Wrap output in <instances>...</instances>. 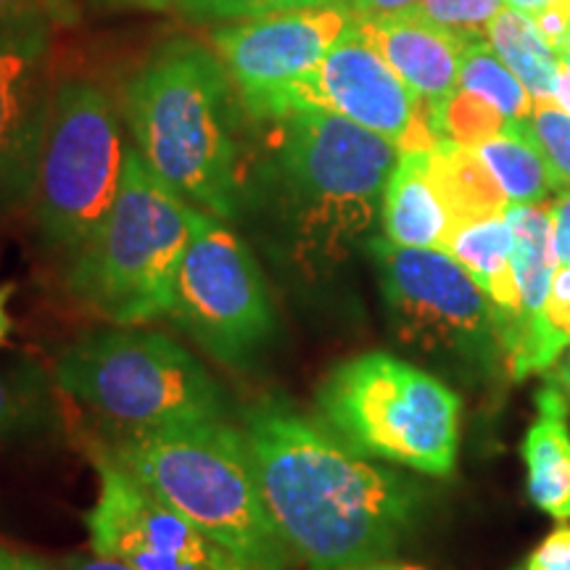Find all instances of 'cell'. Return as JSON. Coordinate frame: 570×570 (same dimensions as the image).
I'll return each instance as SVG.
<instances>
[{"instance_id":"obj_1","label":"cell","mask_w":570,"mask_h":570,"mask_svg":"<svg viewBox=\"0 0 570 570\" xmlns=\"http://www.w3.org/2000/svg\"><path fill=\"white\" fill-rule=\"evenodd\" d=\"M246 444L277 533L309 566L394 558L415 531L420 489L375 465L285 402L246 415Z\"/></svg>"},{"instance_id":"obj_2","label":"cell","mask_w":570,"mask_h":570,"mask_svg":"<svg viewBox=\"0 0 570 570\" xmlns=\"http://www.w3.org/2000/svg\"><path fill=\"white\" fill-rule=\"evenodd\" d=\"M259 175L277 244L306 275L333 273L383 209L396 142L323 109L285 114Z\"/></svg>"},{"instance_id":"obj_3","label":"cell","mask_w":570,"mask_h":570,"mask_svg":"<svg viewBox=\"0 0 570 570\" xmlns=\"http://www.w3.org/2000/svg\"><path fill=\"white\" fill-rule=\"evenodd\" d=\"M230 85L219 56L194 40H173L132 77L125 96L148 169L223 223L240 212Z\"/></svg>"},{"instance_id":"obj_4","label":"cell","mask_w":570,"mask_h":570,"mask_svg":"<svg viewBox=\"0 0 570 570\" xmlns=\"http://www.w3.org/2000/svg\"><path fill=\"white\" fill-rule=\"evenodd\" d=\"M111 458L161 502L259 570H288L244 433L225 420L125 433Z\"/></svg>"},{"instance_id":"obj_5","label":"cell","mask_w":570,"mask_h":570,"mask_svg":"<svg viewBox=\"0 0 570 570\" xmlns=\"http://www.w3.org/2000/svg\"><path fill=\"white\" fill-rule=\"evenodd\" d=\"M196 212L148 169L138 148H127L109 214L71 254V296L127 327L169 315Z\"/></svg>"},{"instance_id":"obj_6","label":"cell","mask_w":570,"mask_h":570,"mask_svg":"<svg viewBox=\"0 0 570 570\" xmlns=\"http://www.w3.org/2000/svg\"><path fill=\"white\" fill-rule=\"evenodd\" d=\"M327 431L367 460L425 475H452L462 399L441 377L389 352L338 362L317 389Z\"/></svg>"},{"instance_id":"obj_7","label":"cell","mask_w":570,"mask_h":570,"mask_svg":"<svg viewBox=\"0 0 570 570\" xmlns=\"http://www.w3.org/2000/svg\"><path fill=\"white\" fill-rule=\"evenodd\" d=\"M56 383L125 433L225 417L217 383L188 348L127 325L75 341L56 362Z\"/></svg>"},{"instance_id":"obj_8","label":"cell","mask_w":570,"mask_h":570,"mask_svg":"<svg viewBox=\"0 0 570 570\" xmlns=\"http://www.w3.org/2000/svg\"><path fill=\"white\" fill-rule=\"evenodd\" d=\"M367 252L399 346L465 377L508 370L494 304L452 254L389 238H373Z\"/></svg>"},{"instance_id":"obj_9","label":"cell","mask_w":570,"mask_h":570,"mask_svg":"<svg viewBox=\"0 0 570 570\" xmlns=\"http://www.w3.org/2000/svg\"><path fill=\"white\" fill-rule=\"evenodd\" d=\"M117 109L98 85L69 80L51 92L32 185L42 238L75 254L117 198L125 169Z\"/></svg>"},{"instance_id":"obj_10","label":"cell","mask_w":570,"mask_h":570,"mask_svg":"<svg viewBox=\"0 0 570 570\" xmlns=\"http://www.w3.org/2000/svg\"><path fill=\"white\" fill-rule=\"evenodd\" d=\"M169 317L214 360L248 367L273 344L277 312L259 262L223 219L198 209Z\"/></svg>"},{"instance_id":"obj_11","label":"cell","mask_w":570,"mask_h":570,"mask_svg":"<svg viewBox=\"0 0 570 570\" xmlns=\"http://www.w3.org/2000/svg\"><path fill=\"white\" fill-rule=\"evenodd\" d=\"M98 497L85 515L90 550L135 570H259L161 502L109 452L98 454Z\"/></svg>"},{"instance_id":"obj_12","label":"cell","mask_w":570,"mask_h":570,"mask_svg":"<svg viewBox=\"0 0 570 570\" xmlns=\"http://www.w3.org/2000/svg\"><path fill=\"white\" fill-rule=\"evenodd\" d=\"M356 24L344 3L315 6L223 27L214 32V48L246 111L273 122L285 92L309 77Z\"/></svg>"},{"instance_id":"obj_13","label":"cell","mask_w":570,"mask_h":570,"mask_svg":"<svg viewBox=\"0 0 570 570\" xmlns=\"http://www.w3.org/2000/svg\"><path fill=\"white\" fill-rule=\"evenodd\" d=\"M304 109L341 114L396 142L399 151H431L439 142L428 122V104L370 46L360 24L325 53L309 77L285 92L275 119Z\"/></svg>"},{"instance_id":"obj_14","label":"cell","mask_w":570,"mask_h":570,"mask_svg":"<svg viewBox=\"0 0 570 570\" xmlns=\"http://www.w3.org/2000/svg\"><path fill=\"white\" fill-rule=\"evenodd\" d=\"M35 32L0 35V212L30 202L51 92Z\"/></svg>"},{"instance_id":"obj_15","label":"cell","mask_w":570,"mask_h":570,"mask_svg":"<svg viewBox=\"0 0 570 570\" xmlns=\"http://www.w3.org/2000/svg\"><path fill=\"white\" fill-rule=\"evenodd\" d=\"M360 32L428 106L458 90L460 56L468 42L481 35L428 24L404 13L360 21Z\"/></svg>"},{"instance_id":"obj_16","label":"cell","mask_w":570,"mask_h":570,"mask_svg":"<svg viewBox=\"0 0 570 570\" xmlns=\"http://www.w3.org/2000/svg\"><path fill=\"white\" fill-rule=\"evenodd\" d=\"M383 238L407 248L446 252L454 225L452 212L431 175V151H402L383 194Z\"/></svg>"},{"instance_id":"obj_17","label":"cell","mask_w":570,"mask_h":570,"mask_svg":"<svg viewBox=\"0 0 570 570\" xmlns=\"http://www.w3.org/2000/svg\"><path fill=\"white\" fill-rule=\"evenodd\" d=\"M446 252L473 275V281L487 291L497 309L499 336L504 356H510L520 338V291L512 267L515 254V233L504 214L475 219L454 230Z\"/></svg>"},{"instance_id":"obj_18","label":"cell","mask_w":570,"mask_h":570,"mask_svg":"<svg viewBox=\"0 0 570 570\" xmlns=\"http://www.w3.org/2000/svg\"><path fill=\"white\" fill-rule=\"evenodd\" d=\"M570 407L568 396L547 383L537 391V417L523 439L529 494L541 512L570 520Z\"/></svg>"},{"instance_id":"obj_19","label":"cell","mask_w":570,"mask_h":570,"mask_svg":"<svg viewBox=\"0 0 570 570\" xmlns=\"http://www.w3.org/2000/svg\"><path fill=\"white\" fill-rule=\"evenodd\" d=\"M504 217L510 219L512 233H515L512 267H515V281L520 291V338L515 348L510 352L512 356L520 348V344H523L525 336L537 327L541 312H544L554 269H558V256H554L550 206L510 204Z\"/></svg>"},{"instance_id":"obj_20","label":"cell","mask_w":570,"mask_h":570,"mask_svg":"<svg viewBox=\"0 0 570 570\" xmlns=\"http://www.w3.org/2000/svg\"><path fill=\"white\" fill-rule=\"evenodd\" d=\"M431 175L458 227L508 212L510 202L502 185L494 180L475 148L439 140L431 148Z\"/></svg>"},{"instance_id":"obj_21","label":"cell","mask_w":570,"mask_h":570,"mask_svg":"<svg viewBox=\"0 0 570 570\" xmlns=\"http://www.w3.org/2000/svg\"><path fill=\"white\" fill-rule=\"evenodd\" d=\"M489 46L512 69V75L529 88L533 101H554L560 82L558 53L541 38L533 17L504 6L487 27Z\"/></svg>"},{"instance_id":"obj_22","label":"cell","mask_w":570,"mask_h":570,"mask_svg":"<svg viewBox=\"0 0 570 570\" xmlns=\"http://www.w3.org/2000/svg\"><path fill=\"white\" fill-rule=\"evenodd\" d=\"M475 151L502 185L510 204H544L550 190H554L550 169L525 127V119L510 122L508 130L481 142Z\"/></svg>"},{"instance_id":"obj_23","label":"cell","mask_w":570,"mask_h":570,"mask_svg":"<svg viewBox=\"0 0 570 570\" xmlns=\"http://www.w3.org/2000/svg\"><path fill=\"white\" fill-rule=\"evenodd\" d=\"M570 348V265H558L552 277L550 298L539 323L508 360L512 381H525L537 373H550Z\"/></svg>"},{"instance_id":"obj_24","label":"cell","mask_w":570,"mask_h":570,"mask_svg":"<svg viewBox=\"0 0 570 570\" xmlns=\"http://www.w3.org/2000/svg\"><path fill=\"white\" fill-rule=\"evenodd\" d=\"M458 88L475 92L483 101L494 106L510 122H523L533 114V96L523 82L512 75V69L494 53V48L483 40V35L473 38L460 56Z\"/></svg>"},{"instance_id":"obj_25","label":"cell","mask_w":570,"mask_h":570,"mask_svg":"<svg viewBox=\"0 0 570 570\" xmlns=\"http://www.w3.org/2000/svg\"><path fill=\"white\" fill-rule=\"evenodd\" d=\"M428 122L436 140L458 142L465 148H479L510 127V119L475 92L458 88L444 101L428 106Z\"/></svg>"},{"instance_id":"obj_26","label":"cell","mask_w":570,"mask_h":570,"mask_svg":"<svg viewBox=\"0 0 570 570\" xmlns=\"http://www.w3.org/2000/svg\"><path fill=\"white\" fill-rule=\"evenodd\" d=\"M525 127L544 156L554 190L570 188V114L554 101H541L533 106Z\"/></svg>"},{"instance_id":"obj_27","label":"cell","mask_w":570,"mask_h":570,"mask_svg":"<svg viewBox=\"0 0 570 570\" xmlns=\"http://www.w3.org/2000/svg\"><path fill=\"white\" fill-rule=\"evenodd\" d=\"M504 0H420L404 17L449 27L460 32H481L502 11Z\"/></svg>"},{"instance_id":"obj_28","label":"cell","mask_w":570,"mask_h":570,"mask_svg":"<svg viewBox=\"0 0 570 570\" xmlns=\"http://www.w3.org/2000/svg\"><path fill=\"white\" fill-rule=\"evenodd\" d=\"M341 0H180L183 11L194 19H217V21H244L259 19L269 13L315 9V6H333Z\"/></svg>"},{"instance_id":"obj_29","label":"cell","mask_w":570,"mask_h":570,"mask_svg":"<svg viewBox=\"0 0 570 570\" xmlns=\"http://www.w3.org/2000/svg\"><path fill=\"white\" fill-rule=\"evenodd\" d=\"M42 417L40 386L30 377L0 375V439L32 431Z\"/></svg>"},{"instance_id":"obj_30","label":"cell","mask_w":570,"mask_h":570,"mask_svg":"<svg viewBox=\"0 0 570 570\" xmlns=\"http://www.w3.org/2000/svg\"><path fill=\"white\" fill-rule=\"evenodd\" d=\"M512 570H570V520L547 533Z\"/></svg>"},{"instance_id":"obj_31","label":"cell","mask_w":570,"mask_h":570,"mask_svg":"<svg viewBox=\"0 0 570 570\" xmlns=\"http://www.w3.org/2000/svg\"><path fill=\"white\" fill-rule=\"evenodd\" d=\"M533 24H537V30L541 38H544L547 46H550L554 53H560L570 32V0H550V3L533 17Z\"/></svg>"},{"instance_id":"obj_32","label":"cell","mask_w":570,"mask_h":570,"mask_svg":"<svg viewBox=\"0 0 570 570\" xmlns=\"http://www.w3.org/2000/svg\"><path fill=\"white\" fill-rule=\"evenodd\" d=\"M341 3L354 13L356 21H370L407 13L415 9L420 0H341Z\"/></svg>"},{"instance_id":"obj_33","label":"cell","mask_w":570,"mask_h":570,"mask_svg":"<svg viewBox=\"0 0 570 570\" xmlns=\"http://www.w3.org/2000/svg\"><path fill=\"white\" fill-rule=\"evenodd\" d=\"M554 230V256L558 265H570V188L560 190L558 202L550 206Z\"/></svg>"},{"instance_id":"obj_34","label":"cell","mask_w":570,"mask_h":570,"mask_svg":"<svg viewBox=\"0 0 570 570\" xmlns=\"http://www.w3.org/2000/svg\"><path fill=\"white\" fill-rule=\"evenodd\" d=\"M61 570H135V568L117 558H109V554L90 550V552L69 554V558L61 562Z\"/></svg>"},{"instance_id":"obj_35","label":"cell","mask_w":570,"mask_h":570,"mask_svg":"<svg viewBox=\"0 0 570 570\" xmlns=\"http://www.w3.org/2000/svg\"><path fill=\"white\" fill-rule=\"evenodd\" d=\"M0 570H59L48 566L46 560L32 558V554H19L3 550V558H0Z\"/></svg>"},{"instance_id":"obj_36","label":"cell","mask_w":570,"mask_h":570,"mask_svg":"<svg viewBox=\"0 0 570 570\" xmlns=\"http://www.w3.org/2000/svg\"><path fill=\"white\" fill-rule=\"evenodd\" d=\"M13 291H17V288H13L11 283L0 285V346L6 344V338H9L11 325H13V320L9 315V302H11Z\"/></svg>"},{"instance_id":"obj_37","label":"cell","mask_w":570,"mask_h":570,"mask_svg":"<svg viewBox=\"0 0 570 570\" xmlns=\"http://www.w3.org/2000/svg\"><path fill=\"white\" fill-rule=\"evenodd\" d=\"M344 570H428L425 566H417V562H404V560H394V558H383V560H370V562H360V566L344 568Z\"/></svg>"},{"instance_id":"obj_38","label":"cell","mask_w":570,"mask_h":570,"mask_svg":"<svg viewBox=\"0 0 570 570\" xmlns=\"http://www.w3.org/2000/svg\"><path fill=\"white\" fill-rule=\"evenodd\" d=\"M550 383H554L570 399V348L560 356L558 365L550 370Z\"/></svg>"},{"instance_id":"obj_39","label":"cell","mask_w":570,"mask_h":570,"mask_svg":"<svg viewBox=\"0 0 570 570\" xmlns=\"http://www.w3.org/2000/svg\"><path fill=\"white\" fill-rule=\"evenodd\" d=\"M111 6H127V9H146V11H161L169 6L180 3V0H106Z\"/></svg>"},{"instance_id":"obj_40","label":"cell","mask_w":570,"mask_h":570,"mask_svg":"<svg viewBox=\"0 0 570 570\" xmlns=\"http://www.w3.org/2000/svg\"><path fill=\"white\" fill-rule=\"evenodd\" d=\"M24 3L27 0H0V19L13 17V13H17Z\"/></svg>"},{"instance_id":"obj_41","label":"cell","mask_w":570,"mask_h":570,"mask_svg":"<svg viewBox=\"0 0 570 570\" xmlns=\"http://www.w3.org/2000/svg\"><path fill=\"white\" fill-rule=\"evenodd\" d=\"M558 59H560V67L568 71L570 75V32H568V40H566V46H562V51L558 53Z\"/></svg>"},{"instance_id":"obj_42","label":"cell","mask_w":570,"mask_h":570,"mask_svg":"<svg viewBox=\"0 0 570 570\" xmlns=\"http://www.w3.org/2000/svg\"><path fill=\"white\" fill-rule=\"evenodd\" d=\"M309 570H331V568H323V566H309Z\"/></svg>"},{"instance_id":"obj_43","label":"cell","mask_w":570,"mask_h":570,"mask_svg":"<svg viewBox=\"0 0 570 570\" xmlns=\"http://www.w3.org/2000/svg\"><path fill=\"white\" fill-rule=\"evenodd\" d=\"M0 558H3V547H0Z\"/></svg>"}]
</instances>
